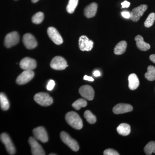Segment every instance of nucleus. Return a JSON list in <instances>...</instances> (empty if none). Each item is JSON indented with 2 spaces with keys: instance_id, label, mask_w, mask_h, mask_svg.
<instances>
[{
  "instance_id": "nucleus-1",
  "label": "nucleus",
  "mask_w": 155,
  "mask_h": 155,
  "mask_svg": "<svg viewBox=\"0 0 155 155\" xmlns=\"http://www.w3.org/2000/svg\"><path fill=\"white\" fill-rule=\"evenodd\" d=\"M67 123L76 130H80L83 127V122L79 115L74 112H68L65 116Z\"/></svg>"
},
{
  "instance_id": "nucleus-2",
  "label": "nucleus",
  "mask_w": 155,
  "mask_h": 155,
  "mask_svg": "<svg viewBox=\"0 0 155 155\" xmlns=\"http://www.w3.org/2000/svg\"><path fill=\"white\" fill-rule=\"evenodd\" d=\"M34 99L39 105L43 107L51 105L53 103V100L49 94L46 93L40 92L35 95Z\"/></svg>"
},
{
  "instance_id": "nucleus-3",
  "label": "nucleus",
  "mask_w": 155,
  "mask_h": 155,
  "mask_svg": "<svg viewBox=\"0 0 155 155\" xmlns=\"http://www.w3.org/2000/svg\"><path fill=\"white\" fill-rule=\"evenodd\" d=\"M61 140L67 145L72 150L77 152L79 150V147L77 142L72 139L67 133L62 131L60 134Z\"/></svg>"
},
{
  "instance_id": "nucleus-4",
  "label": "nucleus",
  "mask_w": 155,
  "mask_h": 155,
  "mask_svg": "<svg viewBox=\"0 0 155 155\" xmlns=\"http://www.w3.org/2000/svg\"><path fill=\"white\" fill-rule=\"evenodd\" d=\"M0 138L1 141L5 145L6 150L9 154H15L16 153V149L9 135L6 133H2L1 134Z\"/></svg>"
},
{
  "instance_id": "nucleus-5",
  "label": "nucleus",
  "mask_w": 155,
  "mask_h": 155,
  "mask_svg": "<svg viewBox=\"0 0 155 155\" xmlns=\"http://www.w3.org/2000/svg\"><path fill=\"white\" fill-rule=\"evenodd\" d=\"M19 35L17 31H13L7 35L4 41V45L7 48L16 45L19 43Z\"/></svg>"
},
{
  "instance_id": "nucleus-6",
  "label": "nucleus",
  "mask_w": 155,
  "mask_h": 155,
  "mask_svg": "<svg viewBox=\"0 0 155 155\" xmlns=\"http://www.w3.org/2000/svg\"><path fill=\"white\" fill-rule=\"evenodd\" d=\"M50 66L52 69L56 70H64L68 67L67 61L61 56H56L53 58L51 61Z\"/></svg>"
},
{
  "instance_id": "nucleus-7",
  "label": "nucleus",
  "mask_w": 155,
  "mask_h": 155,
  "mask_svg": "<svg viewBox=\"0 0 155 155\" xmlns=\"http://www.w3.org/2000/svg\"><path fill=\"white\" fill-rule=\"evenodd\" d=\"M34 76V72L32 70H26L23 71L17 78L16 82L19 85H23L28 83Z\"/></svg>"
},
{
  "instance_id": "nucleus-8",
  "label": "nucleus",
  "mask_w": 155,
  "mask_h": 155,
  "mask_svg": "<svg viewBox=\"0 0 155 155\" xmlns=\"http://www.w3.org/2000/svg\"><path fill=\"white\" fill-rule=\"evenodd\" d=\"M147 8L148 6L146 5H141L134 8L130 12V19L133 22H137L147 11Z\"/></svg>"
},
{
  "instance_id": "nucleus-9",
  "label": "nucleus",
  "mask_w": 155,
  "mask_h": 155,
  "mask_svg": "<svg viewBox=\"0 0 155 155\" xmlns=\"http://www.w3.org/2000/svg\"><path fill=\"white\" fill-rule=\"evenodd\" d=\"M32 132L35 138L43 143H45L48 140V134L44 127L42 126L36 127L33 129Z\"/></svg>"
},
{
  "instance_id": "nucleus-10",
  "label": "nucleus",
  "mask_w": 155,
  "mask_h": 155,
  "mask_svg": "<svg viewBox=\"0 0 155 155\" xmlns=\"http://www.w3.org/2000/svg\"><path fill=\"white\" fill-rule=\"evenodd\" d=\"M78 45L81 51H89L93 48L94 42L85 35H82L79 38Z\"/></svg>"
},
{
  "instance_id": "nucleus-11",
  "label": "nucleus",
  "mask_w": 155,
  "mask_h": 155,
  "mask_svg": "<svg viewBox=\"0 0 155 155\" xmlns=\"http://www.w3.org/2000/svg\"><path fill=\"white\" fill-rule=\"evenodd\" d=\"M28 143L31 147V152L33 155H45L44 150L37 141L36 139L33 137H29L28 139Z\"/></svg>"
},
{
  "instance_id": "nucleus-12",
  "label": "nucleus",
  "mask_w": 155,
  "mask_h": 155,
  "mask_svg": "<svg viewBox=\"0 0 155 155\" xmlns=\"http://www.w3.org/2000/svg\"><path fill=\"white\" fill-rule=\"evenodd\" d=\"M79 93L81 97L88 101H92L94 98V90L89 85H85L81 87L79 89Z\"/></svg>"
},
{
  "instance_id": "nucleus-13",
  "label": "nucleus",
  "mask_w": 155,
  "mask_h": 155,
  "mask_svg": "<svg viewBox=\"0 0 155 155\" xmlns=\"http://www.w3.org/2000/svg\"><path fill=\"white\" fill-rule=\"evenodd\" d=\"M47 33L50 39L55 44L61 45L63 43V39L58 30L53 27L48 28Z\"/></svg>"
},
{
  "instance_id": "nucleus-14",
  "label": "nucleus",
  "mask_w": 155,
  "mask_h": 155,
  "mask_svg": "<svg viewBox=\"0 0 155 155\" xmlns=\"http://www.w3.org/2000/svg\"><path fill=\"white\" fill-rule=\"evenodd\" d=\"M22 42L25 47L28 49H32L37 46L36 40L31 34L26 33L23 35Z\"/></svg>"
},
{
  "instance_id": "nucleus-15",
  "label": "nucleus",
  "mask_w": 155,
  "mask_h": 155,
  "mask_svg": "<svg viewBox=\"0 0 155 155\" xmlns=\"http://www.w3.org/2000/svg\"><path fill=\"white\" fill-rule=\"evenodd\" d=\"M36 66V62L35 60L28 57L22 59L19 63L20 68L24 70H32L35 69Z\"/></svg>"
},
{
  "instance_id": "nucleus-16",
  "label": "nucleus",
  "mask_w": 155,
  "mask_h": 155,
  "mask_svg": "<svg viewBox=\"0 0 155 155\" xmlns=\"http://www.w3.org/2000/svg\"><path fill=\"white\" fill-rule=\"evenodd\" d=\"M132 110L133 107L130 104H118L113 109V112L116 114H125Z\"/></svg>"
},
{
  "instance_id": "nucleus-17",
  "label": "nucleus",
  "mask_w": 155,
  "mask_h": 155,
  "mask_svg": "<svg viewBox=\"0 0 155 155\" xmlns=\"http://www.w3.org/2000/svg\"><path fill=\"white\" fill-rule=\"evenodd\" d=\"M97 10V4L92 3L86 7L84 9V14L85 17L87 18L94 17Z\"/></svg>"
},
{
  "instance_id": "nucleus-18",
  "label": "nucleus",
  "mask_w": 155,
  "mask_h": 155,
  "mask_svg": "<svg viewBox=\"0 0 155 155\" xmlns=\"http://www.w3.org/2000/svg\"><path fill=\"white\" fill-rule=\"evenodd\" d=\"M135 40L137 48L142 51H148L150 48L149 44L147 43L144 41L143 37L140 35H137L135 37Z\"/></svg>"
},
{
  "instance_id": "nucleus-19",
  "label": "nucleus",
  "mask_w": 155,
  "mask_h": 155,
  "mask_svg": "<svg viewBox=\"0 0 155 155\" xmlns=\"http://www.w3.org/2000/svg\"><path fill=\"white\" fill-rule=\"evenodd\" d=\"M128 80L129 82L128 86L130 90H134L138 87L140 84L139 80L135 74L132 73L130 74L128 76Z\"/></svg>"
},
{
  "instance_id": "nucleus-20",
  "label": "nucleus",
  "mask_w": 155,
  "mask_h": 155,
  "mask_svg": "<svg viewBox=\"0 0 155 155\" xmlns=\"http://www.w3.org/2000/svg\"><path fill=\"white\" fill-rule=\"evenodd\" d=\"M127 43L125 41H122L118 43L114 48V54L116 55L122 54L125 52L127 48Z\"/></svg>"
},
{
  "instance_id": "nucleus-21",
  "label": "nucleus",
  "mask_w": 155,
  "mask_h": 155,
  "mask_svg": "<svg viewBox=\"0 0 155 155\" xmlns=\"http://www.w3.org/2000/svg\"><path fill=\"white\" fill-rule=\"evenodd\" d=\"M117 131L120 135L126 136L130 132V126L126 123H122L117 128Z\"/></svg>"
},
{
  "instance_id": "nucleus-22",
  "label": "nucleus",
  "mask_w": 155,
  "mask_h": 155,
  "mask_svg": "<svg viewBox=\"0 0 155 155\" xmlns=\"http://www.w3.org/2000/svg\"><path fill=\"white\" fill-rule=\"evenodd\" d=\"M0 104L1 109L3 111L8 110L10 107L9 101L5 95L3 93L0 94Z\"/></svg>"
},
{
  "instance_id": "nucleus-23",
  "label": "nucleus",
  "mask_w": 155,
  "mask_h": 155,
  "mask_svg": "<svg viewBox=\"0 0 155 155\" xmlns=\"http://www.w3.org/2000/svg\"><path fill=\"white\" fill-rule=\"evenodd\" d=\"M145 77L149 81L155 80V67L149 66L147 68V72L145 74Z\"/></svg>"
},
{
  "instance_id": "nucleus-24",
  "label": "nucleus",
  "mask_w": 155,
  "mask_h": 155,
  "mask_svg": "<svg viewBox=\"0 0 155 155\" xmlns=\"http://www.w3.org/2000/svg\"><path fill=\"white\" fill-rule=\"evenodd\" d=\"M87 105V102L83 99H79L72 104V106L74 109L77 110H80L81 108L84 107Z\"/></svg>"
},
{
  "instance_id": "nucleus-25",
  "label": "nucleus",
  "mask_w": 155,
  "mask_h": 155,
  "mask_svg": "<svg viewBox=\"0 0 155 155\" xmlns=\"http://www.w3.org/2000/svg\"><path fill=\"white\" fill-rule=\"evenodd\" d=\"M78 0H69L67 7V11L69 14L74 13L78 5Z\"/></svg>"
},
{
  "instance_id": "nucleus-26",
  "label": "nucleus",
  "mask_w": 155,
  "mask_h": 155,
  "mask_svg": "<svg viewBox=\"0 0 155 155\" xmlns=\"http://www.w3.org/2000/svg\"><path fill=\"white\" fill-rule=\"evenodd\" d=\"M144 152L147 155H151L153 153H155V141H150L147 144L144 148Z\"/></svg>"
},
{
  "instance_id": "nucleus-27",
  "label": "nucleus",
  "mask_w": 155,
  "mask_h": 155,
  "mask_svg": "<svg viewBox=\"0 0 155 155\" xmlns=\"http://www.w3.org/2000/svg\"><path fill=\"white\" fill-rule=\"evenodd\" d=\"M84 116L86 119L87 121L90 124H94L96 122V117L90 111L86 110L84 112Z\"/></svg>"
},
{
  "instance_id": "nucleus-28",
  "label": "nucleus",
  "mask_w": 155,
  "mask_h": 155,
  "mask_svg": "<svg viewBox=\"0 0 155 155\" xmlns=\"http://www.w3.org/2000/svg\"><path fill=\"white\" fill-rule=\"evenodd\" d=\"M44 18V15L42 12H39L35 14L31 18V21L35 24H40Z\"/></svg>"
},
{
  "instance_id": "nucleus-29",
  "label": "nucleus",
  "mask_w": 155,
  "mask_h": 155,
  "mask_svg": "<svg viewBox=\"0 0 155 155\" xmlns=\"http://www.w3.org/2000/svg\"><path fill=\"white\" fill-rule=\"evenodd\" d=\"M155 21V14L154 13H150L148 16L147 18L144 22V25L147 28H149L152 26Z\"/></svg>"
},
{
  "instance_id": "nucleus-30",
  "label": "nucleus",
  "mask_w": 155,
  "mask_h": 155,
  "mask_svg": "<svg viewBox=\"0 0 155 155\" xmlns=\"http://www.w3.org/2000/svg\"><path fill=\"white\" fill-rule=\"evenodd\" d=\"M104 155H119V154L115 150L112 149H108L104 151Z\"/></svg>"
},
{
  "instance_id": "nucleus-31",
  "label": "nucleus",
  "mask_w": 155,
  "mask_h": 155,
  "mask_svg": "<svg viewBox=\"0 0 155 155\" xmlns=\"http://www.w3.org/2000/svg\"><path fill=\"white\" fill-rule=\"evenodd\" d=\"M55 84L54 81V80H50L47 86V89L48 90H52L55 86Z\"/></svg>"
},
{
  "instance_id": "nucleus-32",
  "label": "nucleus",
  "mask_w": 155,
  "mask_h": 155,
  "mask_svg": "<svg viewBox=\"0 0 155 155\" xmlns=\"http://www.w3.org/2000/svg\"><path fill=\"white\" fill-rule=\"evenodd\" d=\"M122 17L126 19H129L130 18V13L127 11H124L121 12Z\"/></svg>"
},
{
  "instance_id": "nucleus-33",
  "label": "nucleus",
  "mask_w": 155,
  "mask_h": 155,
  "mask_svg": "<svg viewBox=\"0 0 155 155\" xmlns=\"http://www.w3.org/2000/svg\"><path fill=\"white\" fill-rule=\"evenodd\" d=\"M121 5H122V8H128L130 5V3L127 1H125L121 3Z\"/></svg>"
},
{
  "instance_id": "nucleus-34",
  "label": "nucleus",
  "mask_w": 155,
  "mask_h": 155,
  "mask_svg": "<svg viewBox=\"0 0 155 155\" xmlns=\"http://www.w3.org/2000/svg\"><path fill=\"white\" fill-rule=\"evenodd\" d=\"M83 79L84 80L88 81H94V79L92 77H90V76H87V75H85Z\"/></svg>"
},
{
  "instance_id": "nucleus-35",
  "label": "nucleus",
  "mask_w": 155,
  "mask_h": 155,
  "mask_svg": "<svg viewBox=\"0 0 155 155\" xmlns=\"http://www.w3.org/2000/svg\"><path fill=\"white\" fill-rule=\"evenodd\" d=\"M150 59L153 63L155 64V54H152L150 56Z\"/></svg>"
},
{
  "instance_id": "nucleus-36",
  "label": "nucleus",
  "mask_w": 155,
  "mask_h": 155,
  "mask_svg": "<svg viewBox=\"0 0 155 155\" xmlns=\"http://www.w3.org/2000/svg\"><path fill=\"white\" fill-rule=\"evenodd\" d=\"M93 75L95 77H98V76H100L101 75V73H100V71H99L98 70H96V71H95L94 72Z\"/></svg>"
},
{
  "instance_id": "nucleus-37",
  "label": "nucleus",
  "mask_w": 155,
  "mask_h": 155,
  "mask_svg": "<svg viewBox=\"0 0 155 155\" xmlns=\"http://www.w3.org/2000/svg\"><path fill=\"white\" fill-rule=\"evenodd\" d=\"M38 1L39 0H31V2L33 3H35L38 2Z\"/></svg>"
},
{
  "instance_id": "nucleus-38",
  "label": "nucleus",
  "mask_w": 155,
  "mask_h": 155,
  "mask_svg": "<svg viewBox=\"0 0 155 155\" xmlns=\"http://www.w3.org/2000/svg\"><path fill=\"white\" fill-rule=\"evenodd\" d=\"M57 154H50L49 155H56Z\"/></svg>"
},
{
  "instance_id": "nucleus-39",
  "label": "nucleus",
  "mask_w": 155,
  "mask_h": 155,
  "mask_svg": "<svg viewBox=\"0 0 155 155\" xmlns=\"http://www.w3.org/2000/svg\"><path fill=\"white\" fill-rule=\"evenodd\" d=\"M15 1H17V0H15Z\"/></svg>"
}]
</instances>
